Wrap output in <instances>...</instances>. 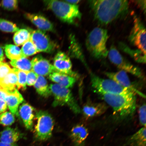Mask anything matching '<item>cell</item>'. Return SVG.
<instances>
[{"mask_svg":"<svg viewBox=\"0 0 146 146\" xmlns=\"http://www.w3.org/2000/svg\"><path fill=\"white\" fill-rule=\"evenodd\" d=\"M129 39L139 50L146 54L145 28L141 20L136 16H134V25Z\"/></svg>","mask_w":146,"mask_h":146,"instance_id":"cell-9","label":"cell"},{"mask_svg":"<svg viewBox=\"0 0 146 146\" xmlns=\"http://www.w3.org/2000/svg\"><path fill=\"white\" fill-rule=\"evenodd\" d=\"M7 91L8 92V95L5 98V102L12 113L17 116H19L18 108L19 106L24 101V100L17 89L12 91Z\"/></svg>","mask_w":146,"mask_h":146,"instance_id":"cell-15","label":"cell"},{"mask_svg":"<svg viewBox=\"0 0 146 146\" xmlns=\"http://www.w3.org/2000/svg\"><path fill=\"white\" fill-rule=\"evenodd\" d=\"M18 82L17 74L12 69L9 74L0 81V86L8 91L15 89Z\"/></svg>","mask_w":146,"mask_h":146,"instance_id":"cell-22","label":"cell"},{"mask_svg":"<svg viewBox=\"0 0 146 146\" xmlns=\"http://www.w3.org/2000/svg\"><path fill=\"white\" fill-rule=\"evenodd\" d=\"M18 1L16 0H8L1 1L0 6L8 10H14L17 8Z\"/></svg>","mask_w":146,"mask_h":146,"instance_id":"cell-32","label":"cell"},{"mask_svg":"<svg viewBox=\"0 0 146 146\" xmlns=\"http://www.w3.org/2000/svg\"><path fill=\"white\" fill-rule=\"evenodd\" d=\"M66 2L70 3L71 4L76 5L78 3H79L81 1L80 0H67V1H64Z\"/></svg>","mask_w":146,"mask_h":146,"instance_id":"cell-39","label":"cell"},{"mask_svg":"<svg viewBox=\"0 0 146 146\" xmlns=\"http://www.w3.org/2000/svg\"><path fill=\"white\" fill-rule=\"evenodd\" d=\"M30 39L38 52L50 53L54 50L55 47L48 36L40 30L33 31L31 34Z\"/></svg>","mask_w":146,"mask_h":146,"instance_id":"cell-10","label":"cell"},{"mask_svg":"<svg viewBox=\"0 0 146 146\" xmlns=\"http://www.w3.org/2000/svg\"><path fill=\"white\" fill-rule=\"evenodd\" d=\"M7 64L0 62V81L12 70Z\"/></svg>","mask_w":146,"mask_h":146,"instance_id":"cell-34","label":"cell"},{"mask_svg":"<svg viewBox=\"0 0 146 146\" xmlns=\"http://www.w3.org/2000/svg\"><path fill=\"white\" fill-rule=\"evenodd\" d=\"M54 66L56 72L68 75L75 78L78 77L77 74L73 72L70 59L64 53L59 52L54 58Z\"/></svg>","mask_w":146,"mask_h":146,"instance_id":"cell-11","label":"cell"},{"mask_svg":"<svg viewBox=\"0 0 146 146\" xmlns=\"http://www.w3.org/2000/svg\"><path fill=\"white\" fill-rule=\"evenodd\" d=\"M25 16L40 30L47 31H54V27L52 23L44 16L30 13H26Z\"/></svg>","mask_w":146,"mask_h":146,"instance_id":"cell-18","label":"cell"},{"mask_svg":"<svg viewBox=\"0 0 146 146\" xmlns=\"http://www.w3.org/2000/svg\"><path fill=\"white\" fill-rule=\"evenodd\" d=\"M146 107L145 103H144L140 106L138 109L139 123L143 127H146Z\"/></svg>","mask_w":146,"mask_h":146,"instance_id":"cell-33","label":"cell"},{"mask_svg":"<svg viewBox=\"0 0 146 146\" xmlns=\"http://www.w3.org/2000/svg\"><path fill=\"white\" fill-rule=\"evenodd\" d=\"M89 134L87 128L83 124H78L72 128L70 135L75 146H84Z\"/></svg>","mask_w":146,"mask_h":146,"instance_id":"cell-16","label":"cell"},{"mask_svg":"<svg viewBox=\"0 0 146 146\" xmlns=\"http://www.w3.org/2000/svg\"><path fill=\"white\" fill-rule=\"evenodd\" d=\"M7 95H8V92L1 87L0 88V100L5 101Z\"/></svg>","mask_w":146,"mask_h":146,"instance_id":"cell-37","label":"cell"},{"mask_svg":"<svg viewBox=\"0 0 146 146\" xmlns=\"http://www.w3.org/2000/svg\"><path fill=\"white\" fill-rule=\"evenodd\" d=\"M136 3L139 6L142 10H143L145 12L146 8V1H136Z\"/></svg>","mask_w":146,"mask_h":146,"instance_id":"cell-38","label":"cell"},{"mask_svg":"<svg viewBox=\"0 0 146 146\" xmlns=\"http://www.w3.org/2000/svg\"><path fill=\"white\" fill-rule=\"evenodd\" d=\"M19 30L15 24L3 19H0V30L6 32H16Z\"/></svg>","mask_w":146,"mask_h":146,"instance_id":"cell-29","label":"cell"},{"mask_svg":"<svg viewBox=\"0 0 146 146\" xmlns=\"http://www.w3.org/2000/svg\"><path fill=\"white\" fill-rule=\"evenodd\" d=\"M105 74L109 79L115 82L121 86L128 89L136 94L145 98V96L136 88L126 72L124 71L120 70L116 72H105Z\"/></svg>","mask_w":146,"mask_h":146,"instance_id":"cell-12","label":"cell"},{"mask_svg":"<svg viewBox=\"0 0 146 146\" xmlns=\"http://www.w3.org/2000/svg\"><path fill=\"white\" fill-rule=\"evenodd\" d=\"M0 146H18L17 144L15 143H7L0 142Z\"/></svg>","mask_w":146,"mask_h":146,"instance_id":"cell-40","label":"cell"},{"mask_svg":"<svg viewBox=\"0 0 146 146\" xmlns=\"http://www.w3.org/2000/svg\"><path fill=\"white\" fill-rule=\"evenodd\" d=\"M8 109V106L6 102L3 100H0V114L6 112Z\"/></svg>","mask_w":146,"mask_h":146,"instance_id":"cell-36","label":"cell"},{"mask_svg":"<svg viewBox=\"0 0 146 146\" xmlns=\"http://www.w3.org/2000/svg\"><path fill=\"white\" fill-rule=\"evenodd\" d=\"M49 87L51 94L54 96L52 104L54 107L67 106L74 113L78 114L81 112L79 106L69 89L56 84H51Z\"/></svg>","mask_w":146,"mask_h":146,"instance_id":"cell-6","label":"cell"},{"mask_svg":"<svg viewBox=\"0 0 146 146\" xmlns=\"http://www.w3.org/2000/svg\"><path fill=\"white\" fill-rule=\"evenodd\" d=\"M146 127H142L128 139L126 144L129 146H146Z\"/></svg>","mask_w":146,"mask_h":146,"instance_id":"cell-21","label":"cell"},{"mask_svg":"<svg viewBox=\"0 0 146 146\" xmlns=\"http://www.w3.org/2000/svg\"><path fill=\"white\" fill-rule=\"evenodd\" d=\"M34 110L31 106L29 104L24 103L19 108L18 114L26 129L32 130L35 117Z\"/></svg>","mask_w":146,"mask_h":146,"instance_id":"cell-17","label":"cell"},{"mask_svg":"<svg viewBox=\"0 0 146 146\" xmlns=\"http://www.w3.org/2000/svg\"><path fill=\"white\" fill-rule=\"evenodd\" d=\"M49 78L56 84L68 89L74 86L76 81V78L58 72H54L49 75Z\"/></svg>","mask_w":146,"mask_h":146,"instance_id":"cell-20","label":"cell"},{"mask_svg":"<svg viewBox=\"0 0 146 146\" xmlns=\"http://www.w3.org/2000/svg\"><path fill=\"white\" fill-rule=\"evenodd\" d=\"M31 34L26 29L19 30L15 34L14 41L16 45H23L31 39Z\"/></svg>","mask_w":146,"mask_h":146,"instance_id":"cell-27","label":"cell"},{"mask_svg":"<svg viewBox=\"0 0 146 146\" xmlns=\"http://www.w3.org/2000/svg\"><path fill=\"white\" fill-rule=\"evenodd\" d=\"M5 54L9 59L11 60H17L25 57L21 50L17 46L8 44L5 47Z\"/></svg>","mask_w":146,"mask_h":146,"instance_id":"cell-26","label":"cell"},{"mask_svg":"<svg viewBox=\"0 0 146 146\" xmlns=\"http://www.w3.org/2000/svg\"><path fill=\"white\" fill-rule=\"evenodd\" d=\"M108 56L111 62L120 70L130 73L140 79H145V76L141 69L128 61L115 47H111Z\"/></svg>","mask_w":146,"mask_h":146,"instance_id":"cell-8","label":"cell"},{"mask_svg":"<svg viewBox=\"0 0 146 146\" xmlns=\"http://www.w3.org/2000/svg\"><path fill=\"white\" fill-rule=\"evenodd\" d=\"M38 75L32 70L27 73V85L29 86L34 85Z\"/></svg>","mask_w":146,"mask_h":146,"instance_id":"cell-35","label":"cell"},{"mask_svg":"<svg viewBox=\"0 0 146 146\" xmlns=\"http://www.w3.org/2000/svg\"><path fill=\"white\" fill-rule=\"evenodd\" d=\"M17 74L18 82L17 87L18 89L25 90L26 89L27 72L19 70L17 69H13Z\"/></svg>","mask_w":146,"mask_h":146,"instance_id":"cell-28","label":"cell"},{"mask_svg":"<svg viewBox=\"0 0 146 146\" xmlns=\"http://www.w3.org/2000/svg\"><path fill=\"white\" fill-rule=\"evenodd\" d=\"M15 121L14 115L11 112H5L0 115V124L4 126L12 125Z\"/></svg>","mask_w":146,"mask_h":146,"instance_id":"cell-31","label":"cell"},{"mask_svg":"<svg viewBox=\"0 0 146 146\" xmlns=\"http://www.w3.org/2000/svg\"><path fill=\"white\" fill-rule=\"evenodd\" d=\"M44 3L47 8L65 23L73 24L77 20L81 19L82 14L76 5L54 0L45 1Z\"/></svg>","mask_w":146,"mask_h":146,"instance_id":"cell-4","label":"cell"},{"mask_svg":"<svg viewBox=\"0 0 146 146\" xmlns=\"http://www.w3.org/2000/svg\"><path fill=\"white\" fill-rule=\"evenodd\" d=\"M108 39V33L106 29L96 27L91 31L87 36L86 44L93 57L97 59L107 57L109 52L107 47Z\"/></svg>","mask_w":146,"mask_h":146,"instance_id":"cell-3","label":"cell"},{"mask_svg":"<svg viewBox=\"0 0 146 146\" xmlns=\"http://www.w3.org/2000/svg\"><path fill=\"white\" fill-rule=\"evenodd\" d=\"M21 51L23 56L26 58L35 54L38 52L31 39L23 44Z\"/></svg>","mask_w":146,"mask_h":146,"instance_id":"cell-30","label":"cell"},{"mask_svg":"<svg viewBox=\"0 0 146 146\" xmlns=\"http://www.w3.org/2000/svg\"><path fill=\"white\" fill-rule=\"evenodd\" d=\"M108 107L106 103H94L89 101L83 106L82 113L84 117L87 120L103 114Z\"/></svg>","mask_w":146,"mask_h":146,"instance_id":"cell-14","label":"cell"},{"mask_svg":"<svg viewBox=\"0 0 146 146\" xmlns=\"http://www.w3.org/2000/svg\"><path fill=\"white\" fill-rule=\"evenodd\" d=\"M107 105L112 108L114 113L121 118L131 116L136 107L135 94H98Z\"/></svg>","mask_w":146,"mask_h":146,"instance_id":"cell-2","label":"cell"},{"mask_svg":"<svg viewBox=\"0 0 146 146\" xmlns=\"http://www.w3.org/2000/svg\"><path fill=\"white\" fill-rule=\"evenodd\" d=\"M1 86H0V88H1Z\"/></svg>","mask_w":146,"mask_h":146,"instance_id":"cell-42","label":"cell"},{"mask_svg":"<svg viewBox=\"0 0 146 146\" xmlns=\"http://www.w3.org/2000/svg\"><path fill=\"white\" fill-rule=\"evenodd\" d=\"M12 66L20 70L26 72L32 70L31 61L26 57H23L21 59L12 60L10 62Z\"/></svg>","mask_w":146,"mask_h":146,"instance_id":"cell-24","label":"cell"},{"mask_svg":"<svg viewBox=\"0 0 146 146\" xmlns=\"http://www.w3.org/2000/svg\"><path fill=\"white\" fill-rule=\"evenodd\" d=\"M32 70L38 76H46L56 72L53 65L41 56L33 58L32 61Z\"/></svg>","mask_w":146,"mask_h":146,"instance_id":"cell-13","label":"cell"},{"mask_svg":"<svg viewBox=\"0 0 146 146\" xmlns=\"http://www.w3.org/2000/svg\"><path fill=\"white\" fill-rule=\"evenodd\" d=\"M89 72L92 86L98 94L136 95L112 80L100 78L90 71Z\"/></svg>","mask_w":146,"mask_h":146,"instance_id":"cell-5","label":"cell"},{"mask_svg":"<svg viewBox=\"0 0 146 146\" xmlns=\"http://www.w3.org/2000/svg\"><path fill=\"white\" fill-rule=\"evenodd\" d=\"M4 54H3V50L0 47V62H1L4 59Z\"/></svg>","mask_w":146,"mask_h":146,"instance_id":"cell-41","label":"cell"},{"mask_svg":"<svg viewBox=\"0 0 146 146\" xmlns=\"http://www.w3.org/2000/svg\"><path fill=\"white\" fill-rule=\"evenodd\" d=\"M23 135L16 128L7 127L0 133V142L15 143L23 138Z\"/></svg>","mask_w":146,"mask_h":146,"instance_id":"cell-19","label":"cell"},{"mask_svg":"<svg viewBox=\"0 0 146 146\" xmlns=\"http://www.w3.org/2000/svg\"><path fill=\"white\" fill-rule=\"evenodd\" d=\"M120 47L124 52L129 54L138 62L145 63L146 62V54L140 50H133L123 43L120 44Z\"/></svg>","mask_w":146,"mask_h":146,"instance_id":"cell-25","label":"cell"},{"mask_svg":"<svg viewBox=\"0 0 146 146\" xmlns=\"http://www.w3.org/2000/svg\"><path fill=\"white\" fill-rule=\"evenodd\" d=\"M89 3L98 23L106 25L127 14L129 3L125 0H92Z\"/></svg>","mask_w":146,"mask_h":146,"instance_id":"cell-1","label":"cell"},{"mask_svg":"<svg viewBox=\"0 0 146 146\" xmlns=\"http://www.w3.org/2000/svg\"><path fill=\"white\" fill-rule=\"evenodd\" d=\"M37 123L34 129V134L36 139L46 141L52 136L54 128L53 119L46 111H39L36 113Z\"/></svg>","mask_w":146,"mask_h":146,"instance_id":"cell-7","label":"cell"},{"mask_svg":"<svg viewBox=\"0 0 146 146\" xmlns=\"http://www.w3.org/2000/svg\"><path fill=\"white\" fill-rule=\"evenodd\" d=\"M34 85L36 92L40 95L44 97H48L52 95L50 87L44 76H38Z\"/></svg>","mask_w":146,"mask_h":146,"instance_id":"cell-23","label":"cell"}]
</instances>
